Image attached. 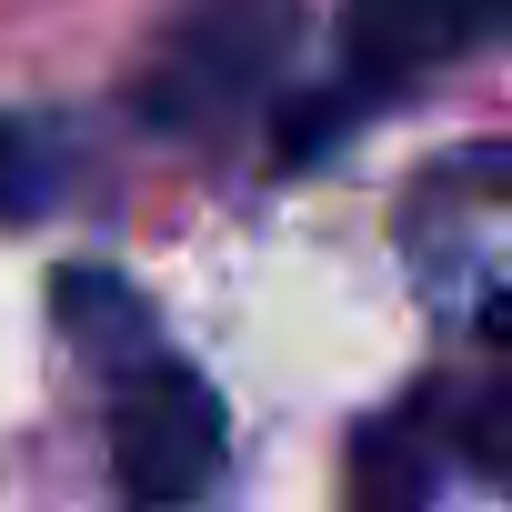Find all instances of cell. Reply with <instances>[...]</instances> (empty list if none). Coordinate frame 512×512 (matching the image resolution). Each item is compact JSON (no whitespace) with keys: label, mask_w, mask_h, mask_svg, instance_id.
Segmentation results:
<instances>
[{"label":"cell","mask_w":512,"mask_h":512,"mask_svg":"<svg viewBox=\"0 0 512 512\" xmlns=\"http://www.w3.org/2000/svg\"><path fill=\"white\" fill-rule=\"evenodd\" d=\"M61 332L101 362V432H111L121 492H131L141 512L201 502V492L221 482V462H231V412H221V392H211L181 352H161L151 312H141L121 282H101V272H61Z\"/></svg>","instance_id":"obj_1"},{"label":"cell","mask_w":512,"mask_h":512,"mask_svg":"<svg viewBox=\"0 0 512 512\" xmlns=\"http://www.w3.org/2000/svg\"><path fill=\"white\" fill-rule=\"evenodd\" d=\"M292 0H191L141 71V111L161 131H221L282 81Z\"/></svg>","instance_id":"obj_2"},{"label":"cell","mask_w":512,"mask_h":512,"mask_svg":"<svg viewBox=\"0 0 512 512\" xmlns=\"http://www.w3.org/2000/svg\"><path fill=\"white\" fill-rule=\"evenodd\" d=\"M61 181H71V151H61V131H51V121H0V221L51 211V201H61Z\"/></svg>","instance_id":"obj_5"},{"label":"cell","mask_w":512,"mask_h":512,"mask_svg":"<svg viewBox=\"0 0 512 512\" xmlns=\"http://www.w3.org/2000/svg\"><path fill=\"white\" fill-rule=\"evenodd\" d=\"M442 492V392L352 432V512H432Z\"/></svg>","instance_id":"obj_4"},{"label":"cell","mask_w":512,"mask_h":512,"mask_svg":"<svg viewBox=\"0 0 512 512\" xmlns=\"http://www.w3.org/2000/svg\"><path fill=\"white\" fill-rule=\"evenodd\" d=\"M502 21H512V0H342V91L322 101L312 131H332L342 111H372V101H392V91L492 51Z\"/></svg>","instance_id":"obj_3"}]
</instances>
